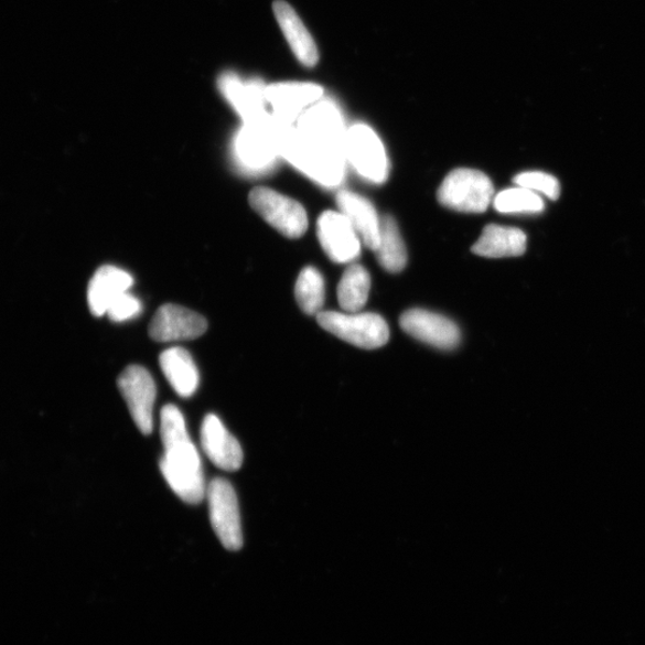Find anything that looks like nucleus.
Wrapping results in <instances>:
<instances>
[{
	"mask_svg": "<svg viewBox=\"0 0 645 645\" xmlns=\"http://www.w3.org/2000/svg\"><path fill=\"white\" fill-rule=\"evenodd\" d=\"M272 9H275L281 31L298 61L307 67L318 65L320 61L318 45L295 10L284 0H277L272 4Z\"/></svg>",
	"mask_w": 645,
	"mask_h": 645,
	"instance_id": "15",
	"label": "nucleus"
},
{
	"mask_svg": "<svg viewBox=\"0 0 645 645\" xmlns=\"http://www.w3.org/2000/svg\"><path fill=\"white\" fill-rule=\"evenodd\" d=\"M322 95L318 86L309 84L279 85L266 93L269 103L284 120H293L307 106L314 103Z\"/></svg>",
	"mask_w": 645,
	"mask_h": 645,
	"instance_id": "20",
	"label": "nucleus"
},
{
	"mask_svg": "<svg viewBox=\"0 0 645 645\" xmlns=\"http://www.w3.org/2000/svg\"><path fill=\"white\" fill-rule=\"evenodd\" d=\"M208 325L204 315L190 309L165 304L154 313L149 334L155 342H176L198 338Z\"/></svg>",
	"mask_w": 645,
	"mask_h": 645,
	"instance_id": "10",
	"label": "nucleus"
},
{
	"mask_svg": "<svg viewBox=\"0 0 645 645\" xmlns=\"http://www.w3.org/2000/svg\"><path fill=\"white\" fill-rule=\"evenodd\" d=\"M321 246L330 260L348 264L361 255V237L341 212L325 211L318 222Z\"/></svg>",
	"mask_w": 645,
	"mask_h": 645,
	"instance_id": "11",
	"label": "nucleus"
},
{
	"mask_svg": "<svg viewBox=\"0 0 645 645\" xmlns=\"http://www.w3.org/2000/svg\"><path fill=\"white\" fill-rule=\"evenodd\" d=\"M298 131L319 146L346 157L347 132L333 105L322 104L308 110L300 119Z\"/></svg>",
	"mask_w": 645,
	"mask_h": 645,
	"instance_id": "12",
	"label": "nucleus"
},
{
	"mask_svg": "<svg viewBox=\"0 0 645 645\" xmlns=\"http://www.w3.org/2000/svg\"><path fill=\"white\" fill-rule=\"evenodd\" d=\"M249 204L284 237L297 239L307 233L308 214L298 201L267 186H256L249 194Z\"/></svg>",
	"mask_w": 645,
	"mask_h": 645,
	"instance_id": "5",
	"label": "nucleus"
},
{
	"mask_svg": "<svg viewBox=\"0 0 645 645\" xmlns=\"http://www.w3.org/2000/svg\"><path fill=\"white\" fill-rule=\"evenodd\" d=\"M201 447L209 461L222 470L237 471L243 464L240 443L228 432L217 415H207L201 426Z\"/></svg>",
	"mask_w": 645,
	"mask_h": 645,
	"instance_id": "14",
	"label": "nucleus"
},
{
	"mask_svg": "<svg viewBox=\"0 0 645 645\" xmlns=\"http://www.w3.org/2000/svg\"><path fill=\"white\" fill-rule=\"evenodd\" d=\"M369 290L368 271L363 266H351L344 271L337 287L340 307L348 313L361 311L367 303Z\"/></svg>",
	"mask_w": 645,
	"mask_h": 645,
	"instance_id": "23",
	"label": "nucleus"
},
{
	"mask_svg": "<svg viewBox=\"0 0 645 645\" xmlns=\"http://www.w3.org/2000/svg\"><path fill=\"white\" fill-rule=\"evenodd\" d=\"M346 157L365 179L383 183L387 178V157L379 137L365 125H355L347 131Z\"/></svg>",
	"mask_w": 645,
	"mask_h": 645,
	"instance_id": "8",
	"label": "nucleus"
},
{
	"mask_svg": "<svg viewBox=\"0 0 645 645\" xmlns=\"http://www.w3.org/2000/svg\"><path fill=\"white\" fill-rule=\"evenodd\" d=\"M379 265L389 272H399L405 269L408 255L404 238L391 215H384L380 219V237L375 250Z\"/></svg>",
	"mask_w": 645,
	"mask_h": 645,
	"instance_id": "22",
	"label": "nucleus"
},
{
	"mask_svg": "<svg viewBox=\"0 0 645 645\" xmlns=\"http://www.w3.org/2000/svg\"><path fill=\"white\" fill-rule=\"evenodd\" d=\"M526 235L519 228L487 225L479 240L473 244L472 252L483 257H516L525 254Z\"/></svg>",
	"mask_w": 645,
	"mask_h": 645,
	"instance_id": "19",
	"label": "nucleus"
},
{
	"mask_svg": "<svg viewBox=\"0 0 645 645\" xmlns=\"http://www.w3.org/2000/svg\"><path fill=\"white\" fill-rule=\"evenodd\" d=\"M206 497L209 519L215 535L223 547L238 551L243 547V533L239 505L232 483L225 479H214L207 485Z\"/></svg>",
	"mask_w": 645,
	"mask_h": 645,
	"instance_id": "6",
	"label": "nucleus"
},
{
	"mask_svg": "<svg viewBox=\"0 0 645 645\" xmlns=\"http://www.w3.org/2000/svg\"><path fill=\"white\" fill-rule=\"evenodd\" d=\"M494 207L499 213H539L544 209L542 198L535 192L523 189H510L501 192L494 200Z\"/></svg>",
	"mask_w": 645,
	"mask_h": 645,
	"instance_id": "25",
	"label": "nucleus"
},
{
	"mask_svg": "<svg viewBox=\"0 0 645 645\" xmlns=\"http://www.w3.org/2000/svg\"><path fill=\"white\" fill-rule=\"evenodd\" d=\"M514 182L523 189L539 192L547 195L551 200H557L561 195V185L556 178L545 174L539 171L523 172L518 176H515Z\"/></svg>",
	"mask_w": 645,
	"mask_h": 645,
	"instance_id": "26",
	"label": "nucleus"
},
{
	"mask_svg": "<svg viewBox=\"0 0 645 645\" xmlns=\"http://www.w3.org/2000/svg\"><path fill=\"white\" fill-rule=\"evenodd\" d=\"M221 89L244 119L250 123L265 120L264 92L255 85H244L237 77L225 76Z\"/></svg>",
	"mask_w": 645,
	"mask_h": 645,
	"instance_id": "21",
	"label": "nucleus"
},
{
	"mask_svg": "<svg viewBox=\"0 0 645 645\" xmlns=\"http://www.w3.org/2000/svg\"><path fill=\"white\" fill-rule=\"evenodd\" d=\"M294 293L301 310L309 315L319 314L325 300V284L321 272L313 267L301 270Z\"/></svg>",
	"mask_w": 645,
	"mask_h": 645,
	"instance_id": "24",
	"label": "nucleus"
},
{
	"mask_svg": "<svg viewBox=\"0 0 645 645\" xmlns=\"http://www.w3.org/2000/svg\"><path fill=\"white\" fill-rule=\"evenodd\" d=\"M279 151L304 174L327 186L341 184L346 157L330 151L287 125L279 123Z\"/></svg>",
	"mask_w": 645,
	"mask_h": 645,
	"instance_id": "2",
	"label": "nucleus"
},
{
	"mask_svg": "<svg viewBox=\"0 0 645 645\" xmlns=\"http://www.w3.org/2000/svg\"><path fill=\"white\" fill-rule=\"evenodd\" d=\"M140 312V301L136 297L126 292L112 301L107 314L110 321L120 323L132 320Z\"/></svg>",
	"mask_w": 645,
	"mask_h": 645,
	"instance_id": "27",
	"label": "nucleus"
},
{
	"mask_svg": "<svg viewBox=\"0 0 645 645\" xmlns=\"http://www.w3.org/2000/svg\"><path fill=\"white\" fill-rule=\"evenodd\" d=\"M279 123L262 120L243 129L237 139L236 151L243 165L262 169L275 162L280 154L278 143Z\"/></svg>",
	"mask_w": 645,
	"mask_h": 645,
	"instance_id": "13",
	"label": "nucleus"
},
{
	"mask_svg": "<svg viewBox=\"0 0 645 645\" xmlns=\"http://www.w3.org/2000/svg\"><path fill=\"white\" fill-rule=\"evenodd\" d=\"M494 185L483 172L456 169L450 172L438 191L439 203L463 213H484L491 206Z\"/></svg>",
	"mask_w": 645,
	"mask_h": 645,
	"instance_id": "3",
	"label": "nucleus"
},
{
	"mask_svg": "<svg viewBox=\"0 0 645 645\" xmlns=\"http://www.w3.org/2000/svg\"><path fill=\"white\" fill-rule=\"evenodd\" d=\"M318 322L330 334L363 350L380 348L390 338L389 325L376 313L325 311L318 314Z\"/></svg>",
	"mask_w": 645,
	"mask_h": 645,
	"instance_id": "4",
	"label": "nucleus"
},
{
	"mask_svg": "<svg viewBox=\"0 0 645 645\" xmlns=\"http://www.w3.org/2000/svg\"><path fill=\"white\" fill-rule=\"evenodd\" d=\"M133 278L129 272L114 266H104L97 269L88 289V304L96 318H103L112 301L126 293L133 286Z\"/></svg>",
	"mask_w": 645,
	"mask_h": 645,
	"instance_id": "17",
	"label": "nucleus"
},
{
	"mask_svg": "<svg viewBox=\"0 0 645 645\" xmlns=\"http://www.w3.org/2000/svg\"><path fill=\"white\" fill-rule=\"evenodd\" d=\"M118 386L140 432L150 436L153 430V407L157 397L151 373L138 365L128 366L121 373Z\"/></svg>",
	"mask_w": 645,
	"mask_h": 645,
	"instance_id": "7",
	"label": "nucleus"
},
{
	"mask_svg": "<svg viewBox=\"0 0 645 645\" xmlns=\"http://www.w3.org/2000/svg\"><path fill=\"white\" fill-rule=\"evenodd\" d=\"M161 368L172 389L182 397L191 398L197 391L200 375L193 356L181 347H172L160 356Z\"/></svg>",
	"mask_w": 645,
	"mask_h": 645,
	"instance_id": "18",
	"label": "nucleus"
},
{
	"mask_svg": "<svg viewBox=\"0 0 645 645\" xmlns=\"http://www.w3.org/2000/svg\"><path fill=\"white\" fill-rule=\"evenodd\" d=\"M399 323L413 338L442 351L456 348L462 340L461 330L454 322L427 310H409L400 315Z\"/></svg>",
	"mask_w": 645,
	"mask_h": 645,
	"instance_id": "9",
	"label": "nucleus"
},
{
	"mask_svg": "<svg viewBox=\"0 0 645 645\" xmlns=\"http://www.w3.org/2000/svg\"><path fill=\"white\" fill-rule=\"evenodd\" d=\"M340 212L348 219L367 248L375 251L379 244L380 219L369 201L353 192L343 191L336 196Z\"/></svg>",
	"mask_w": 645,
	"mask_h": 645,
	"instance_id": "16",
	"label": "nucleus"
},
{
	"mask_svg": "<svg viewBox=\"0 0 645 645\" xmlns=\"http://www.w3.org/2000/svg\"><path fill=\"white\" fill-rule=\"evenodd\" d=\"M161 437L164 454L160 467L166 483L185 504H201L207 492L203 464L184 416L174 405L161 411Z\"/></svg>",
	"mask_w": 645,
	"mask_h": 645,
	"instance_id": "1",
	"label": "nucleus"
}]
</instances>
